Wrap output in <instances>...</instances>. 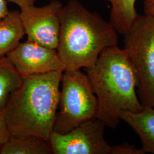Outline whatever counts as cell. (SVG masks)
Masks as SVG:
<instances>
[{
	"label": "cell",
	"mask_w": 154,
	"mask_h": 154,
	"mask_svg": "<svg viewBox=\"0 0 154 154\" xmlns=\"http://www.w3.org/2000/svg\"><path fill=\"white\" fill-rule=\"evenodd\" d=\"M85 70L97 98V118L106 126H118L121 111L143 110L136 93L137 73L123 49L118 45L106 48L93 66Z\"/></svg>",
	"instance_id": "cell-1"
},
{
	"label": "cell",
	"mask_w": 154,
	"mask_h": 154,
	"mask_svg": "<svg viewBox=\"0 0 154 154\" xmlns=\"http://www.w3.org/2000/svg\"><path fill=\"white\" fill-rule=\"evenodd\" d=\"M62 72L22 77L21 86L3 111L11 135L49 141L58 110Z\"/></svg>",
	"instance_id": "cell-2"
},
{
	"label": "cell",
	"mask_w": 154,
	"mask_h": 154,
	"mask_svg": "<svg viewBox=\"0 0 154 154\" xmlns=\"http://www.w3.org/2000/svg\"><path fill=\"white\" fill-rule=\"evenodd\" d=\"M60 20L56 50L65 70L90 68L103 50L118 44V33L111 22L78 0L63 5Z\"/></svg>",
	"instance_id": "cell-3"
},
{
	"label": "cell",
	"mask_w": 154,
	"mask_h": 154,
	"mask_svg": "<svg viewBox=\"0 0 154 154\" xmlns=\"http://www.w3.org/2000/svg\"><path fill=\"white\" fill-rule=\"evenodd\" d=\"M53 131L69 132L83 122L97 118L98 101L86 74L65 70Z\"/></svg>",
	"instance_id": "cell-4"
},
{
	"label": "cell",
	"mask_w": 154,
	"mask_h": 154,
	"mask_svg": "<svg viewBox=\"0 0 154 154\" xmlns=\"http://www.w3.org/2000/svg\"><path fill=\"white\" fill-rule=\"evenodd\" d=\"M124 48L137 73L140 101L154 107V17H138L124 35Z\"/></svg>",
	"instance_id": "cell-5"
},
{
	"label": "cell",
	"mask_w": 154,
	"mask_h": 154,
	"mask_svg": "<svg viewBox=\"0 0 154 154\" xmlns=\"http://www.w3.org/2000/svg\"><path fill=\"white\" fill-rule=\"evenodd\" d=\"M105 124L97 118L83 122L69 132L53 131L49 142L53 154H114L105 140Z\"/></svg>",
	"instance_id": "cell-6"
},
{
	"label": "cell",
	"mask_w": 154,
	"mask_h": 154,
	"mask_svg": "<svg viewBox=\"0 0 154 154\" xmlns=\"http://www.w3.org/2000/svg\"><path fill=\"white\" fill-rule=\"evenodd\" d=\"M60 0H51L41 7L29 6L20 9V18L27 35V40L56 49L61 26Z\"/></svg>",
	"instance_id": "cell-7"
},
{
	"label": "cell",
	"mask_w": 154,
	"mask_h": 154,
	"mask_svg": "<svg viewBox=\"0 0 154 154\" xmlns=\"http://www.w3.org/2000/svg\"><path fill=\"white\" fill-rule=\"evenodd\" d=\"M7 56L22 77L65 70L57 50L28 40L20 42Z\"/></svg>",
	"instance_id": "cell-8"
},
{
	"label": "cell",
	"mask_w": 154,
	"mask_h": 154,
	"mask_svg": "<svg viewBox=\"0 0 154 154\" xmlns=\"http://www.w3.org/2000/svg\"><path fill=\"white\" fill-rule=\"evenodd\" d=\"M119 116L138 134L145 153L154 154V107L144 106L143 110L137 112L122 111Z\"/></svg>",
	"instance_id": "cell-9"
},
{
	"label": "cell",
	"mask_w": 154,
	"mask_h": 154,
	"mask_svg": "<svg viewBox=\"0 0 154 154\" xmlns=\"http://www.w3.org/2000/svg\"><path fill=\"white\" fill-rule=\"evenodd\" d=\"M25 34L20 11H12L0 20V57L8 55Z\"/></svg>",
	"instance_id": "cell-10"
},
{
	"label": "cell",
	"mask_w": 154,
	"mask_h": 154,
	"mask_svg": "<svg viewBox=\"0 0 154 154\" xmlns=\"http://www.w3.org/2000/svg\"><path fill=\"white\" fill-rule=\"evenodd\" d=\"M0 146V154H53L49 141L33 137L11 135Z\"/></svg>",
	"instance_id": "cell-11"
},
{
	"label": "cell",
	"mask_w": 154,
	"mask_h": 154,
	"mask_svg": "<svg viewBox=\"0 0 154 154\" xmlns=\"http://www.w3.org/2000/svg\"><path fill=\"white\" fill-rule=\"evenodd\" d=\"M111 4L110 21L117 33H128L138 16L135 8L137 0H106Z\"/></svg>",
	"instance_id": "cell-12"
},
{
	"label": "cell",
	"mask_w": 154,
	"mask_h": 154,
	"mask_svg": "<svg viewBox=\"0 0 154 154\" xmlns=\"http://www.w3.org/2000/svg\"><path fill=\"white\" fill-rule=\"evenodd\" d=\"M22 82V76L8 56L0 57V111H4L12 94Z\"/></svg>",
	"instance_id": "cell-13"
},
{
	"label": "cell",
	"mask_w": 154,
	"mask_h": 154,
	"mask_svg": "<svg viewBox=\"0 0 154 154\" xmlns=\"http://www.w3.org/2000/svg\"><path fill=\"white\" fill-rule=\"evenodd\" d=\"M11 137L6 126L3 111H0V146L5 143Z\"/></svg>",
	"instance_id": "cell-14"
},
{
	"label": "cell",
	"mask_w": 154,
	"mask_h": 154,
	"mask_svg": "<svg viewBox=\"0 0 154 154\" xmlns=\"http://www.w3.org/2000/svg\"><path fill=\"white\" fill-rule=\"evenodd\" d=\"M143 9L145 14L154 17V0H144Z\"/></svg>",
	"instance_id": "cell-15"
},
{
	"label": "cell",
	"mask_w": 154,
	"mask_h": 154,
	"mask_svg": "<svg viewBox=\"0 0 154 154\" xmlns=\"http://www.w3.org/2000/svg\"><path fill=\"white\" fill-rule=\"evenodd\" d=\"M37 0H8V2H13L18 6L21 9L29 6L34 5Z\"/></svg>",
	"instance_id": "cell-16"
},
{
	"label": "cell",
	"mask_w": 154,
	"mask_h": 154,
	"mask_svg": "<svg viewBox=\"0 0 154 154\" xmlns=\"http://www.w3.org/2000/svg\"><path fill=\"white\" fill-rule=\"evenodd\" d=\"M8 0H0V20L9 13V10L8 6Z\"/></svg>",
	"instance_id": "cell-17"
},
{
	"label": "cell",
	"mask_w": 154,
	"mask_h": 154,
	"mask_svg": "<svg viewBox=\"0 0 154 154\" xmlns=\"http://www.w3.org/2000/svg\"><path fill=\"white\" fill-rule=\"evenodd\" d=\"M0 150H1V146H0Z\"/></svg>",
	"instance_id": "cell-18"
}]
</instances>
